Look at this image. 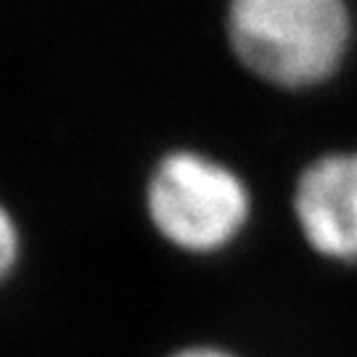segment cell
I'll return each mask as SVG.
<instances>
[{"label": "cell", "mask_w": 357, "mask_h": 357, "mask_svg": "<svg viewBox=\"0 0 357 357\" xmlns=\"http://www.w3.org/2000/svg\"><path fill=\"white\" fill-rule=\"evenodd\" d=\"M222 32L257 82L310 93L342 75L355 48L349 0H225Z\"/></svg>", "instance_id": "1"}, {"label": "cell", "mask_w": 357, "mask_h": 357, "mask_svg": "<svg viewBox=\"0 0 357 357\" xmlns=\"http://www.w3.org/2000/svg\"><path fill=\"white\" fill-rule=\"evenodd\" d=\"M151 230L178 255H228L255 222V191L238 167L202 149L165 151L143 185Z\"/></svg>", "instance_id": "2"}, {"label": "cell", "mask_w": 357, "mask_h": 357, "mask_svg": "<svg viewBox=\"0 0 357 357\" xmlns=\"http://www.w3.org/2000/svg\"><path fill=\"white\" fill-rule=\"evenodd\" d=\"M289 206L312 255L336 268H357V149L307 159L291 183Z\"/></svg>", "instance_id": "3"}, {"label": "cell", "mask_w": 357, "mask_h": 357, "mask_svg": "<svg viewBox=\"0 0 357 357\" xmlns=\"http://www.w3.org/2000/svg\"><path fill=\"white\" fill-rule=\"evenodd\" d=\"M22 257V230L11 209L0 202V283L11 275Z\"/></svg>", "instance_id": "4"}, {"label": "cell", "mask_w": 357, "mask_h": 357, "mask_svg": "<svg viewBox=\"0 0 357 357\" xmlns=\"http://www.w3.org/2000/svg\"><path fill=\"white\" fill-rule=\"evenodd\" d=\"M167 357H241L238 352H233L222 344H185L178 347L175 352H169Z\"/></svg>", "instance_id": "5"}]
</instances>
